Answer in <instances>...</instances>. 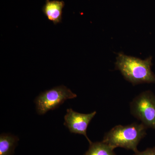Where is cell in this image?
<instances>
[{"label":"cell","instance_id":"9c48e42d","mask_svg":"<svg viewBox=\"0 0 155 155\" xmlns=\"http://www.w3.org/2000/svg\"><path fill=\"white\" fill-rule=\"evenodd\" d=\"M134 155H155V147L147 149L143 151H137Z\"/></svg>","mask_w":155,"mask_h":155},{"label":"cell","instance_id":"ba28073f","mask_svg":"<svg viewBox=\"0 0 155 155\" xmlns=\"http://www.w3.org/2000/svg\"><path fill=\"white\" fill-rule=\"evenodd\" d=\"M114 148L105 143L96 142L90 144L88 150L84 155H116Z\"/></svg>","mask_w":155,"mask_h":155},{"label":"cell","instance_id":"6da1fadb","mask_svg":"<svg viewBox=\"0 0 155 155\" xmlns=\"http://www.w3.org/2000/svg\"><path fill=\"white\" fill-rule=\"evenodd\" d=\"M152 58L145 60L127 56L122 52L118 54L115 63L124 78L134 85L142 83H155V75L151 70Z\"/></svg>","mask_w":155,"mask_h":155},{"label":"cell","instance_id":"7a4b0ae2","mask_svg":"<svg viewBox=\"0 0 155 155\" xmlns=\"http://www.w3.org/2000/svg\"><path fill=\"white\" fill-rule=\"evenodd\" d=\"M147 129L142 123L117 125L106 134L103 141L114 149L119 147L136 153L140 140L146 135Z\"/></svg>","mask_w":155,"mask_h":155},{"label":"cell","instance_id":"277c9868","mask_svg":"<svg viewBox=\"0 0 155 155\" xmlns=\"http://www.w3.org/2000/svg\"><path fill=\"white\" fill-rule=\"evenodd\" d=\"M76 97L77 95L67 87H56L42 93L37 97L35 101L37 112L39 115H44L48 111L57 109L66 100Z\"/></svg>","mask_w":155,"mask_h":155},{"label":"cell","instance_id":"3957f363","mask_svg":"<svg viewBox=\"0 0 155 155\" xmlns=\"http://www.w3.org/2000/svg\"><path fill=\"white\" fill-rule=\"evenodd\" d=\"M130 111L147 128L155 130V95L150 91L141 93L130 104Z\"/></svg>","mask_w":155,"mask_h":155},{"label":"cell","instance_id":"5b68a950","mask_svg":"<svg viewBox=\"0 0 155 155\" xmlns=\"http://www.w3.org/2000/svg\"><path fill=\"white\" fill-rule=\"evenodd\" d=\"M96 111L89 114H80L71 108L67 109L64 116V125L71 133L82 134L86 137L90 144L92 142L87 135V130L90 122L96 114Z\"/></svg>","mask_w":155,"mask_h":155},{"label":"cell","instance_id":"8992f818","mask_svg":"<svg viewBox=\"0 0 155 155\" xmlns=\"http://www.w3.org/2000/svg\"><path fill=\"white\" fill-rule=\"evenodd\" d=\"M65 3L63 1L46 0L43 7V12L48 20L54 24H58L62 21L63 9Z\"/></svg>","mask_w":155,"mask_h":155},{"label":"cell","instance_id":"52a82bcc","mask_svg":"<svg viewBox=\"0 0 155 155\" xmlns=\"http://www.w3.org/2000/svg\"><path fill=\"white\" fill-rule=\"evenodd\" d=\"M19 139L16 136L2 134L0 136V155H12Z\"/></svg>","mask_w":155,"mask_h":155}]
</instances>
